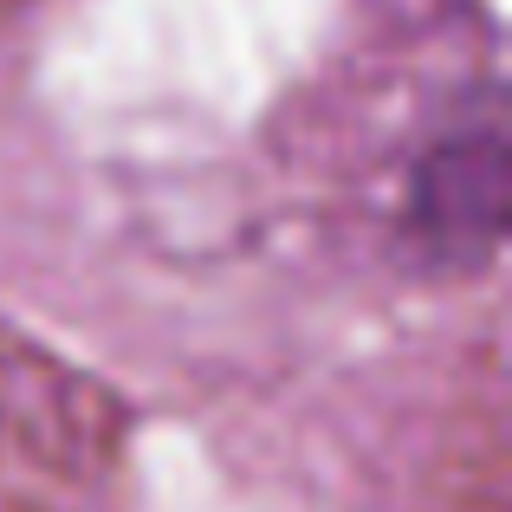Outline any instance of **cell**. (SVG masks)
Wrapping results in <instances>:
<instances>
[{
  "instance_id": "obj_1",
  "label": "cell",
  "mask_w": 512,
  "mask_h": 512,
  "mask_svg": "<svg viewBox=\"0 0 512 512\" xmlns=\"http://www.w3.org/2000/svg\"><path fill=\"white\" fill-rule=\"evenodd\" d=\"M512 208V143L500 111L461 117L409 169L402 247L435 273H480L506 240Z\"/></svg>"
}]
</instances>
